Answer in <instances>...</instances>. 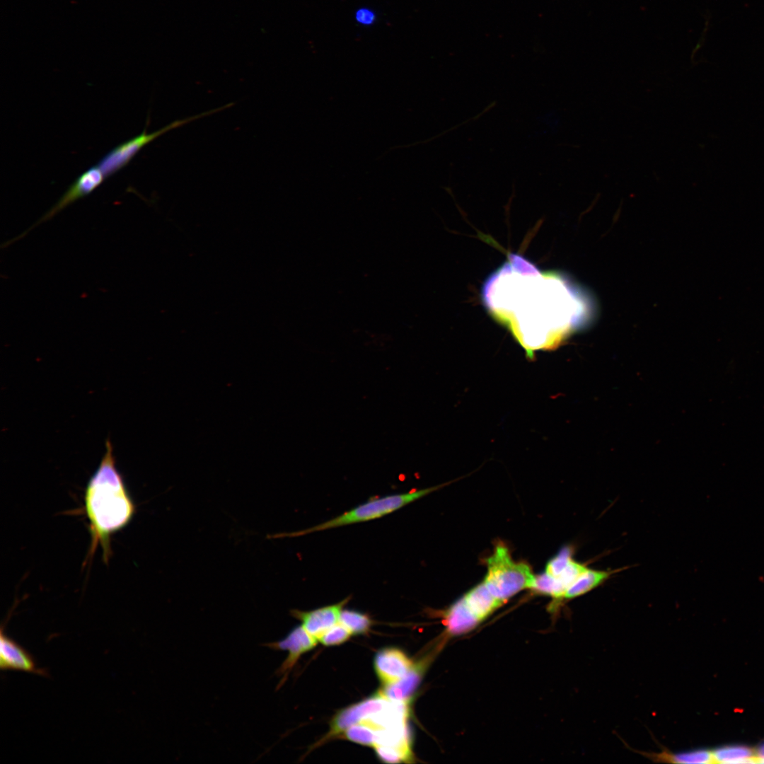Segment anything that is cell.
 Here are the masks:
<instances>
[{"mask_svg": "<svg viewBox=\"0 0 764 764\" xmlns=\"http://www.w3.org/2000/svg\"><path fill=\"white\" fill-rule=\"evenodd\" d=\"M491 316L507 326L528 357L556 345L583 316L580 294L561 274L544 272L510 253L482 289Z\"/></svg>", "mask_w": 764, "mask_h": 764, "instance_id": "cell-1", "label": "cell"}, {"mask_svg": "<svg viewBox=\"0 0 764 764\" xmlns=\"http://www.w3.org/2000/svg\"><path fill=\"white\" fill-rule=\"evenodd\" d=\"M86 515L89 521L91 558L100 545L104 561L111 555L112 535L127 526L136 507L116 467L112 446L105 443V451L96 470L88 480L84 493Z\"/></svg>", "mask_w": 764, "mask_h": 764, "instance_id": "cell-2", "label": "cell"}, {"mask_svg": "<svg viewBox=\"0 0 764 764\" xmlns=\"http://www.w3.org/2000/svg\"><path fill=\"white\" fill-rule=\"evenodd\" d=\"M436 489L437 487H429L375 498L325 522L300 531L291 533L287 536L307 535L314 532L379 519L403 508Z\"/></svg>", "mask_w": 764, "mask_h": 764, "instance_id": "cell-3", "label": "cell"}, {"mask_svg": "<svg viewBox=\"0 0 764 764\" xmlns=\"http://www.w3.org/2000/svg\"><path fill=\"white\" fill-rule=\"evenodd\" d=\"M487 573L484 582L498 600H504L523 589H533L536 577L523 562H515L507 548L498 545L487 558Z\"/></svg>", "mask_w": 764, "mask_h": 764, "instance_id": "cell-4", "label": "cell"}, {"mask_svg": "<svg viewBox=\"0 0 764 764\" xmlns=\"http://www.w3.org/2000/svg\"><path fill=\"white\" fill-rule=\"evenodd\" d=\"M233 105V103H228L221 108L213 109L199 115L175 120L152 133H147L146 129H144L141 134L119 144L110 150L99 161L98 165L103 170L106 178H108L125 167L143 147L166 132L178 128L199 118L208 116L230 108Z\"/></svg>", "mask_w": 764, "mask_h": 764, "instance_id": "cell-5", "label": "cell"}, {"mask_svg": "<svg viewBox=\"0 0 764 764\" xmlns=\"http://www.w3.org/2000/svg\"><path fill=\"white\" fill-rule=\"evenodd\" d=\"M106 178L104 172L98 164L85 170L73 182L57 203L45 214H44L34 226H31L28 231L22 233L18 238H22L28 233V231H30L33 228L34 226L52 219L76 200L91 194L98 187Z\"/></svg>", "mask_w": 764, "mask_h": 764, "instance_id": "cell-6", "label": "cell"}, {"mask_svg": "<svg viewBox=\"0 0 764 764\" xmlns=\"http://www.w3.org/2000/svg\"><path fill=\"white\" fill-rule=\"evenodd\" d=\"M391 701L378 692L361 702L341 710L333 717L328 736L342 734L350 726L385 709Z\"/></svg>", "mask_w": 764, "mask_h": 764, "instance_id": "cell-7", "label": "cell"}, {"mask_svg": "<svg viewBox=\"0 0 764 764\" xmlns=\"http://www.w3.org/2000/svg\"><path fill=\"white\" fill-rule=\"evenodd\" d=\"M0 668L2 671H20L48 677L46 669L37 666L33 656L4 632H0Z\"/></svg>", "mask_w": 764, "mask_h": 764, "instance_id": "cell-8", "label": "cell"}, {"mask_svg": "<svg viewBox=\"0 0 764 764\" xmlns=\"http://www.w3.org/2000/svg\"><path fill=\"white\" fill-rule=\"evenodd\" d=\"M317 642L316 637L308 632L302 625H299L292 629L281 640L267 643L265 646L273 650H283L289 652L287 657L277 670L278 675L283 676L284 678L285 675L294 667L300 656L314 648Z\"/></svg>", "mask_w": 764, "mask_h": 764, "instance_id": "cell-9", "label": "cell"}, {"mask_svg": "<svg viewBox=\"0 0 764 764\" xmlns=\"http://www.w3.org/2000/svg\"><path fill=\"white\" fill-rule=\"evenodd\" d=\"M374 666L380 681L387 685L405 677L412 668V663L401 650L388 647L376 654Z\"/></svg>", "mask_w": 764, "mask_h": 764, "instance_id": "cell-10", "label": "cell"}, {"mask_svg": "<svg viewBox=\"0 0 764 764\" xmlns=\"http://www.w3.org/2000/svg\"><path fill=\"white\" fill-rule=\"evenodd\" d=\"M349 597L342 601L313 610H291L292 615L302 623L306 630L316 638L323 632L339 623L343 606L348 602Z\"/></svg>", "mask_w": 764, "mask_h": 764, "instance_id": "cell-11", "label": "cell"}, {"mask_svg": "<svg viewBox=\"0 0 764 764\" xmlns=\"http://www.w3.org/2000/svg\"><path fill=\"white\" fill-rule=\"evenodd\" d=\"M463 598L468 609L478 620L485 618L502 603L492 594L485 582L469 591Z\"/></svg>", "mask_w": 764, "mask_h": 764, "instance_id": "cell-12", "label": "cell"}, {"mask_svg": "<svg viewBox=\"0 0 764 764\" xmlns=\"http://www.w3.org/2000/svg\"><path fill=\"white\" fill-rule=\"evenodd\" d=\"M642 755L656 763H714L712 751L698 749L673 753L664 748L659 753L640 752Z\"/></svg>", "mask_w": 764, "mask_h": 764, "instance_id": "cell-13", "label": "cell"}, {"mask_svg": "<svg viewBox=\"0 0 764 764\" xmlns=\"http://www.w3.org/2000/svg\"><path fill=\"white\" fill-rule=\"evenodd\" d=\"M615 572L589 567L566 591L565 598H574L590 592L608 580Z\"/></svg>", "mask_w": 764, "mask_h": 764, "instance_id": "cell-14", "label": "cell"}, {"mask_svg": "<svg viewBox=\"0 0 764 764\" xmlns=\"http://www.w3.org/2000/svg\"><path fill=\"white\" fill-rule=\"evenodd\" d=\"M419 674L418 668L412 667L405 677L393 684L385 685L379 692L390 700L407 702L418 684Z\"/></svg>", "mask_w": 764, "mask_h": 764, "instance_id": "cell-15", "label": "cell"}, {"mask_svg": "<svg viewBox=\"0 0 764 764\" xmlns=\"http://www.w3.org/2000/svg\"><path fill=\"white\" fill-rule=\"evenodd\" d=\"M714 763H758L756 751L744 746H728L712 751Z\"/></svg>", "mask_w": 764, "mask_h": 764, "instance_id": "cell-16", "label": "cell"}, {"mask_svg": "<svg viewBox=\"0 0 764 764\" xmlns=\"http://www.w3.org/2000/svg\"><path fill=\"white\" fill-rule=\"evenodd\" d=\"M377 728L364 720L348 727L345 732V737L354 743L374 746L376 741Z\"/></svg>", "mask_w": 764, "mask_h": 764, "instance_id": "cell-17", "label": "cell"}, {"mask_svg": "<svg viewBox=\"0 0 764 764\" xmlns=\"http://www.w3.org/2000/svg\"><path fill=\"white\" fill-rule=\"evenodd\" d=\"M339 623L346 627L353 635L366 633L370 629L371 620L368 615L356 610H342Z\"/></svg>", "mask_w": 764, "mask_h": 764, "instance_id": "cell-18", "label": "cell"}, {"mask_svg": "<svg viewBox=\"0 0 764 764\" xmlns=\"http://www.w3.org/2000/svg\"><path fill=\"white\" fill-rule=\"evenodd\" d=\"M478 621L466 606L464 598L458 601L448 612V622L454 630L463 629Z\"/></svg>", "mask_w": 764, "mask_h": 764, "instance_id": "cell-19", "label": "cell"}, {"mask_svg": "<svg viewBox=\"0 0 764 764\" xmlns=\"http://www.w3.org/2000/svg\"><path fill=\"white\" fill-rule=\"evenodd\" d=\"M572 558L573 548L572 546L565 545L562 547L556 555L548 561L545 567V572L553 577H557Z\"/></svg>", "mask_w": 764, "mask_h": 764, "instance_id": "cell-20", "label": "cell"}, {"mask_svg": "<svg viewBox=\"0 0 764 764\" xmlns=\"http://www.w3.org/2000/svg\"><path fill=\"white\" fill-rule=\"evenodd\" d=\"M351 635L346 627L338 623L323 632L317 639L325 646L339 645L347 641Z\"/></svg>", "mask_w": 764, "mask_h": 764, "instance_id": "cell-21", "label": "cell"}, {"mask_svg": "<svg viewBox=\"0 0 764 764\" xmlns=\"http://www.w3.org/2000/svg\"><path fill=\"white\" fill-rule=\"evenodd\" d=\"M378 757L387 763L407 762L412 758V755L391 746H376L374 747Z\"/></svg>", "mask_w": 764, "mask_h": 764, "instance_id": "cell-22", "label": "cell"}, {"mask_svg": "<svg viewBox=\"0 0 764 764\" xmlns=\"http://www.w3.org/2000/svg\"><path fill=\"white\" fill-rule=\"evenodd\" d=\"M357 18L359 22L370 23L374 19V15L367 10H361L357 13Z\"/></svg>", "mask_w": 764, "mask_h": 764, "instance_id": "cell-23", "label": "cell"}, {"mask_svg": "<svg viewBox=\"0 0 764 764\" xmlns=\"http://www.w3.org/2000/svg\"><path fill=\"white\" fill-rule=\"evenodd\" d=\"M756 753L758 758V763H764V744L756 751Z\"/></svg>", "mask_w": 764, "mask_h": 764, "instance_id": "cell-24", "label": "cell"}]
</instances>
